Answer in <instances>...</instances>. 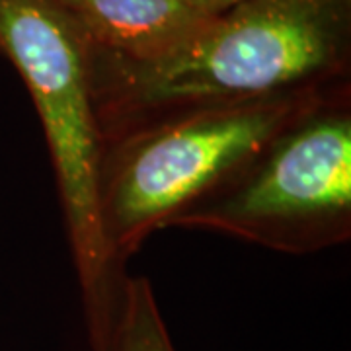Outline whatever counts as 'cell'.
Returning a JSON list of instances; mask_svg holds the SVG:
<instances>
[{"label":"cell","mask_w":351,"mask_h":351,"mask_svg":"<svg viewBox=\"0 0 351 351\" xmlns=\"http://www.w3.org/2000/svg\"><path fill=\"white\" fill-rule=\"evenodd\" d=\"M90 78L104 143L191 108L336 84L351 78V0H246L152 61L90 45Z\"/></svg>","instance_id":"1"},{"label":"cell","mask_w":351,"mask_h":351,"mask_svg":"<svg viewBox=\"0 0 351 351\" xmlns=\"http://www.w3.org/2000/svg\"><path fill=\"white\" fill-rule=\"evenodd\" d=\"M0 53L22 76L43 127L82 297L92 351H115L127 276L100 226L104 138L96 117L90 43L55 0H0Z\"/></svg>","instance_id":"2"},{"label":"cell","mask_w":351,"mask_h":351,"mask_svg":"<svg viewBox=\"0 0 351 351\" xmlns=\"http://www.w3.org/2000/svg\"><path fill=\"white\" fill-rule=\"evenodd\" d=\"M341 82L191 108L106 141L98 199L112 262L125 269L154 230L168 228L178 215L221 188Z\"/></svg>","instance_id":"3"},{"label":"cell","mask_w":351,"mask_h":351,"mask_svg":"<svg viewBox=\"0 0 351 351\" xmlns=\"http://www.w3.org/2000/svg\"><path fill=\"white\" fill-rule=\"evenodd\" d=\"M170 226L209 230L293 256L348 244L351 80L328 90Z\"/></svg>","instance_id":"4"},{"label":"cell","mask_w":351,"mask_h":351,"mask_svg":"<svg viewBox=\"0 0 351 351\" xmlns=\"http://www.w3.org/2000/svg\"><path fill=\"white\" fill-rule=\"evenodd\" d=\"M96 49L152 61L180 47L209 16L191 0H55Z\"/></svg>","instance_id":"5"},{"label":"cell","mask_w":351,"mask_h":351,"mask_svg":"<svg viewBox=\"0 0 351 351\" xmlns=\"http://www.w3.org/2000/svg\"><path fill=\"white\" fill-rule=\"evenodd\" d=\"M115 351H176L147 277L129 276Z\"/></svg>","instance_id":"6"},{"label":"cell","mask_w":351,"mask_h":351,"mask_svg":"<svg viewBox=\"0 0 351 351\" xmlns=\"http://www.w3.org/2000/svg\"><path fill=\"white\" fill-rule=\"evenodd\" d=\"M246 0H191V4L199 10L201 14L205 16H217V14L225 12L228 8L237 6V4H242Z\"/></svg>","instance_id":"7"}]
</instances>
